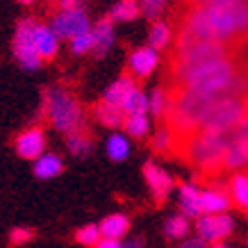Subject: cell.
<instances>
[{
	"instance_id": "obj_1",
	"label": "cell",
	"mask_w": 248,
	"mask_h": 248,
	"mask_svg": "<svg viewBox=\"0 0 248 248\" xmlns=\"http://www.w3.org/2000/svg\"><path fill=\"white\" fill-rule=\"evenodd\" d=\"M234 139H237V128L228 130V132L198 130L191 137L178 141L175 153L182 159H187L191 166H196L198 171L207 173V175H217L218 171H223V157Z\"/></svg>"
},
{
	"instance_id": "obj_2",
	"label": "cell",
	"mask_w": 248,
	"mask_h": 248,
	"mask_svg": "<svg viewBox=\"0 0 248 248\" xmlns=\"http://www.w3.org/2000/svg\"><path fill=\"white\" fill-rule=\"evenodd\" d=\"M41 116L62 135H71L76 130L87 128L82 103L78 100L73 91H68L62 84L48 87L41 98Z\"/></svg>"
},
{
	"instance_id": "obj_3",
	"label": "cell",
	"mask_w": 248,
	"mask_h": 248,
	"mask_svg": "<svg viewBox=\"0 0 248 248\" xmlns=\"http://www.w3.org/2000/svg\"><path fill=\"white\" fill-rule=\"evenodd\" d=\"M248 119V96L223 100L210 109V114L203 119L198 130L207 132H228V130L239 128L241 123Z\"/></svg>"
},
{
	"instance_id": "obj_4",
	"label": "cell",
	"mask_w": 248,
	"mask_h": 248,
	"mask_svg": "<svg viewBox=\"0 0 248 248\" xmlns=\"http://www.w3.org/2000/svg\"><path fill=\"white\" fill-rule=\"evenodd\" d=\"M34 28H37V21L28 16L16 25L14 34V55L21 62V66L28 71H37L44 62L37 53V46H34Z\"/></svg>"
},
{
	"instance_id": "obj_5",
	"label": "cell",
	"mask_w": 248,
	"mask_h": 248,
	"mask_svg": "<svg viewBox=\"0 0 248 248\" xmlns=\"http://www.w3.org/2000/svg\"><path fill=\"white\" fill-rule=\"evenodd\" d=\"M196 237H201L207 244L226 241L234 232V218L230 214H203L196 218Z\"/></svg>"
},
{
	"instance_id": "obj_6",
	"label": "cell",
	"mask_w": 248,
	"mask_h": 248,
	"mask_svg": "<svg viewBox=\"0 0 248 248\" xmlns=\"http://www.w3.org/2000/svg\"><path fill=\"white\" fill-rule=\"evenodd\" d=\"M50 30H53V34L57 39L73 41L76 37L89 32V18H87V14L82 12V7L71 9V12H55Z\"/></svg>"
},
{
	"instance_id": "obj_7",
	"label": "cell",
	"mask_w": 248,
	"mask_h": 248,
	"mask_svg": "<svg viewBox=\"0 0 248 248\" xmlns=\"http://www.w3.org/2000/svg\"><path fill=\"white\" fill-rule=\"evenodd\" d=\"M48 139H46V130L41 125H30L23 132H18V137L14 139V151L21 159H39L46 153Z\"/></svg>"
},
{
	"instance_id": "obj_8",
	"label": "cell",
	"mask_w": 248,
	"mask_h": 248,
	"mask_svg": "<svg viewBox=\"0 0 248 248\" xmlns=\"http://www.w3.org/2000/svg\"><path fill=\"white\" fill-rule=\"evenodd\" d=\"M143 180L151 189L153 201L157 205H162L169 198V194L173 191V178L155 162H146L143 164Z\"/></svg>"
},
{
	"instance_id": "obj_9",
	"label": "cell",
	"mask_w": 248,
	"mask_h": 248,
	"mask_svg": "<svg viewBox=\"0 0 248 248\" xmlns=\"http://www.w3.org/2000/svg\"><path fill=\"white\" fill-rule=\"evenodd\" d=\"M157 64H159V55H157V50H153L151 46H146V48H135L132 55H130V60H128L125 73H128L130 78H135V80H146V78L157 68Z\"/></svg>"
},
{
	"instance_id": "obj_10",
	"label": "cell",
	"mask_w": 248,
	"mask_h": 248,
	"mask_svg": "<svg viewBox=\"0 0 248 248\" xmlns=\"http://www.w3.org/2000/svg\"><path fill=\"white\" fill-rule=\"evenodd\" d=\"M201 191L203 189L194 185V182H185L180 185V194H178V205H180V214L187 218L203 217V205H201Z\"/></svg>"
},
{
	"instance_id": "obj_11",
	"label": "cell",
	"mask_w": 248,
	"mask_h": 248,
	"mask_svg": "<svg viewBox=\"0 0 248 248\" xmlns=\"http://www.w3.org/2000/svg\"><path fill=\"white\" fill-rule=\"evenodd\" d=\"M201 205H203V214H226L232 201H230L228 189L207 187L201 191Z\"/></svg>"
},
{
	"instance_id": "obj_12",
	"label": "cell",
	"mask_w": 248,
	"mask_h": 248,
	"mask_svg": "<svg viewBox=\"0 0 248 248\" xmlns=\"http://www.w3.org/2000/svg\"><path fill=\"white\" fill-rule=\"evenodd\" d=\"M91 116L100 123V125H105V128H121L123 125V119H125V114L123 109L112 103H105V100H98L91 105Z\"/></svg>"
},
{
	"instance_id": "obj_13",
	"label": "cell",
	"mask_w": 248,
	"mask_h": 248,
	"mask_svg": "<svg viewBox=\"0 0 248 248\" xmlns=\"http://www.w3.org/2000/svg\"><path fill=\"white\" fill-rule=\"evenodd\" d=\"M93 50H96V57H105L107 50L112 48L114 44V23L109 21V16L100 18V21L93 25Z\"/></svg>"
},
{
	"instance_id": "obj_14",
	"label": "cell",
	"mask_w": 248,
	"mask_h": 248,
	"mask_svg": "<svg viewBox=\"0 0 248 248\" xmlns=\"http://www.w3.org/2000/svg\"><path fill=\"white\" fill-rule=\"evenodd\" d=\"M62 171H64V162L55 153H44L32 164V173H34V178H39V180H53Z\"/></svg>"
},
{
	"instance_id": "obj_15",
	"label": "cell",
	"mask_w": 248,
	"mask_h": 248,
	"mask_svg": "<svg viewBox=\"0 0 248 248\" xmlns=\"http://www.w3.org/2000/svg\"><path fill=\"white\" fill-rule=\"evenodd\" d=\"M98 228H100V234H103V239H119L123 241V237L128 234L130 230V217H125V214H109V217H105L100 223H98Z\"/></svg>"
},
{
	"instance_id": "obj_16",
	"label": "cell",
	"mask_w": 248,
	"mask_h": 248,
	"mask_svg": "<svg viewBox=\"0 0 248 248\" xmlns=\"http://www.w3.org/2000/svg\"><path fill=\"white\" fill-rule=\"evenodd\" d=\"M135 78H130L128 73H123V76L116 80V82H112L109 87L105 89V93H103V100L105 103H112V105L116 107H123V103H125V98L130 96V91L135 89Z\"/></svg>"
},
{
	"instance_id": "obj_17",
	"label": "cell",
	"mask_w": 248,
	"mask_h": 248,
	"mask_svg": "<svg viewBox=\"0 0 248 248\" xmlns=\"http://www.w3.org/2000/svg\"><path fill=\"white\" fill-rule=\"evenodd\" d=\"M34 46H37V53L41 60H53L57 55V37L53 34L50 28H46L44 23L37 21L34 28Z\"/></svg>"
},
{
	"instance_id": "obj_18",
	"label": "cell",
	"mask_w": 248,
	"mask_h": 248,
	"mask_svg": "<svg viewBox=\"0 0 248 248\" xmlns=\"http://www.w3.org/2000/svg\"><path fill=\"white\" fill-rule=\"evenodd\" d=\"M191 218H187L185 214H173L164 221V237L171 241H182L187 239L191 232Z\"/></svg>"
},
{
	"instance_id": "obj_19",
	"label": "cell",
	"mask_w": 248,
	"mask_h": 248,
	"mask_svg": "<svg viewBox=\"0 0 248 248\" xmlns=\"http://www.w3.org/2000/svg\"><path fill=\"white\" fill-rule=\"evenodd\" d=\"M228 194L232 205H237L239 210L248 212V175L246 173H234L230 182H228Z\"/></svg>"
},
{
	"instance_id": "obj_20",
	"label": "cell",
	"mask_w": 248,
	"mask_h": 248,
	"mask_svg": "<svg viewBox=\"0 0 248 248\" xmlns=\"http://www.w3.org/2000/svg\"><path fill=\"white\" fill-rule=\"evenodd\" d=\"M66 148L71 151V155H76V157H87V155L93 151V137L89 135L87 128L76 130V132L66 135Z\"/></svg>"
},
{
	"instance_id": "obj_21",
	"label": "cell",
	"mask_w": 248,
	"mask_h": 248,
	"mask_svg": "<svg viewBox=\"0 0 248 248\" xmlns=\"http://www.w3.org/2000/svg\"><path fill=\"white\" fill-rule=\"evenodd\" d=\"M248 166V153L246 148L241 146L237 139L230 143V148L226 151V157H223V169L226 171H241V169H246Z\"/></svg>"
},
{
	"instance_id": "obj_22",
	"label": "cell",
	"mask_w": 248,
	"mask_h": 248,
	"mask_svg": "<svg viewBox=\"0 0 248 248\" xmlns=\"http://www.w3.org/2000/svg\"><path fill=\"white\" fill-rule=\"evenodd\" d=\"M123 128H125L128 137H132V139H143V137L148 135V130H151L148 114H125Z\"/></svg>"
},
{
	"instance_id": "obj_23",
	"label": "cell",
	"mask_w": 248,
	"mask_h": 248,
	"mask_svg": "<svg viewBox=\"0 0 248 248\" xmlns=\"http://www.w3.org/2000/svg\"><path fill=\"white\" fill-rule=\"evenodd\" d=\"M107 157L112 162H123V159L130 157V141L125 135H112L105 143Z\"/></svg>"
},
{
	"instance_id": "obj_24",
	"label": "cell",
	"mask_w": 248,
	"mask_h": 248,
	"mask_svg": "<svg viewBox=\"0 0 248 248\" xmlns=\"http://www.w3.org/2000/svg\"><path fill=\"white\" fill-rule=\"evenodd\" d=\"M141 7H139V2L137 0H121L112 7L109 12V21L112 23H121V21H135L137 16H139Z\"/></svg>"
},
{
	"instance_id": "obj_25",
	"label": "cell",
	"mask_w": 248,
	"mask_h": 248,
	"mask_svg": "<svg viewBox=\"0 0 248 248\" xmlns=\"http://www.w3.org/2000/svg\"><path fill=\"white\" fill-rule=\"evenodd\" d=\"M175 146H178V139H175V135H173L166 125H162V128L155 132V137H153V151L155 153L171 155V153H175Z\"/></svg>"
},
{
	"instance_id": "obj_26",
	"label": "cell",
	"mask_w": 248,
	"mask_h": 248,
	"mask_svg": "<svg viewBox=\"0 0 248 248\" xmlns=\"http://www.w3.org/2000/svg\"><path fill=\"white\" fill-rule=\"evenodd\" d=\"M121 109H123V114H148V98L139 87H135Z\"/></svg>"
},
{
	"instance_id": "obj_27",
	"label": "cell",
	"mask_w": 248,
	"mask_h": 248,
	"mask_svg": "<svg viewBox=\"0 0 248 248\" xmlns=\"http://www.w3.org/2000/svg\"><path fill=\"white\" fill-rule=\"evenodd\" d=\"M100 239H103V234H100L98 223H84L76 230V241L84 248H93Z\"/></svg>"
},
{
	"instance_id": "obj_28",
	"label": "cell",
	"mask_w": 248,
	"mask_h": 248,
	"mask_svg": "<svg viewBox=\"0 0 248 248\" xmlns=\"http://www.w3.org/2000/svg\"><path fill=\"white\" fill-rule=\"evenodd\" d=\"M169 39H171V25H166V23H162V21L153 23L151 37H148V46H151L153 50H162V48L169 44Z\"/></svg>"
},
{
	"instance_id": "obj_29",
	"label": "cell",
	"mask_w": 248,
	"mask_h": 248,
	"mask_svg": "<svg viewBox=\"0 0 248 248\" xmlns=\"http://www.w3.org/2000/svg\"><path fill=\"white\" fill-rule=\"evenodd\" d=\"M166 105H169V96H166L164 87H157V89L153 91L151 100H148V112H151L157 121H162L166 114Z\"/></svg>"
},
{
	"instance_id": "obj_30",
	"label": "cell",
	"mask_w": 248,
	"mask_h": 248,
	"mask_svg": "<svg viewBox=\"0 0 248 248\" xmlns=\"http://www.w3.org/2000/svg\"><path fill=\"white\" fill-rule=\"evenodd\" d=\"M71 50L76 55H84V53H89V50H93V34H91V30L73 39L71 41Z\"/></svg>"
},
{
	"instance_id": "obj_31",
	"label": "cell",
	"mask_w": 248,
	"mask_h": 248,
	"mask_svg": "<svg viewBox=\"0 0 248 248\" xmlns=\"http://www.w3.org/2000/svg\"><path fill=\"white\" fill-rule=\"evenodd\" d=\"M34 239V232H32L30 228H14L12 232H9V241L14 244V246H25V244H30Z\"/></svg>"
},
{
	"instance_id": "obj_32",
	"label": "cell",
	"mask_w": 248,
	"mask_h": 248,
	"mask_svg": "<svg viewBox=\"0 0 248 248\" xmlns=\"http://www.w3.org/2000/svg\"><path fill=\"white\" fill-rule=\"evenodd\" d=\"M141 12L148 18H157L159 14H162V7H164V0H141Z\"/></svg>"
},
{
	"instance_id": "obj_33",
	"label": "cell",
	"mask_w": 248,
	"mask_h": 248,
	"mask_svg": "<svg viewBox=\"0 0 248 248\" xmlns=\"http://www.w3.org/2000/svg\"><path fill=\"white\" fill-rule=\"evenodd\" d=\"M175 248H210V244L203 241L201 237H187V239L178 241V246Z\"/></svg>"
},
{
	"instance_id": "obj_34",
	"label": "cell",
	"mask_w": 248,
	"mask_h": 248,
	"mask_svg": "<svg viewBox=\"0 0 248 248\" xmlns=\"http://www.w3.org/2000/svg\"><path fill=\"white\" fill-rule=\"evenodd\" d=\"M80 9V0H55V12H71Z\"/></svg>"
},
{
	"instance_id": "obj_35",
	"label": "cell",
	"mask_w": 248,
	"mask_h": 248,
	"mask_svg": "<svg viewBox=\"0 0 248 248\" xmlns=\"http://www.w3.org/2000/svg\"><path fill=\"white\" fill-rule=\"evenodd\" d=\"M93 248H123V241H119V239H100Z\"/></svg>"
},
{
	"instance_id": "obj_36",
	"label": "cell",
	"mask_w": 248,
	"mask_h": 248,
	"mask_svg": "<svg viewBox=\"0 0 248 248\" xmlns=\"http://www.w3.org/2000/svg\"><path fill=\"white\" fill-rule=\"evenodd\" d=\"M143 246H146L143 237H130V239L123 241V248H143Z\"/></svg>"
},
{
	"instance_id": "obj_37",
	"label": "cell",
	"mask_w": 248,
	"mask_h": 248,
	"mask_svg": "<svg viewBox=\"0 0 248 248\" xmlns=\"http://www.w3.org/2000/svg\"><path fill=\"white\" fill-rule=\"evenodd\" d=\"M210 248H232L228 241H217V244H210Z\"/></svg>"
},
{
	"instance_id": "obj_38",
	"label": "cell",
	"mask_w": 248,
	"mask_h": 248,
	"mask_svg": "<svg viewBox=\"0 0 248 248\" xmlns=\"http://www.w3.org/2000/svg\"><path fill=\"white\" fill-rule=\"evenodd\" d=\"M18 2H23V5H28V2H32V0H18Z\"/></svg>"
},
{
	"instance_id": "obj_39",
	"label": "cell",
	"mask_w": 248,
	"mask_h": 248,
	"mask_svg": "<svg viewBox=\"0 0 248 248\" xmlns=\"http://www.w3.org/2000/svg\"><path fill=\"white\" fill-rule=\"evenodd\" d=\"M246 248H248V237H246Z\"/></svg>"
},
{
	"instance_id": "obj_40",
	"label": "cell",
	"mask_w": 248,
	"mask_h": 248,
	"mask_svg": "<svg viewBox=\"0 0 248 248\" xmlns=\"http://www.w3.org/2000/svg\"><path fill=\"white\" fill-rule=\"evenodd\" d=\"M244 2H246V0H244Z\"/></svg>"
}]
</instances>
